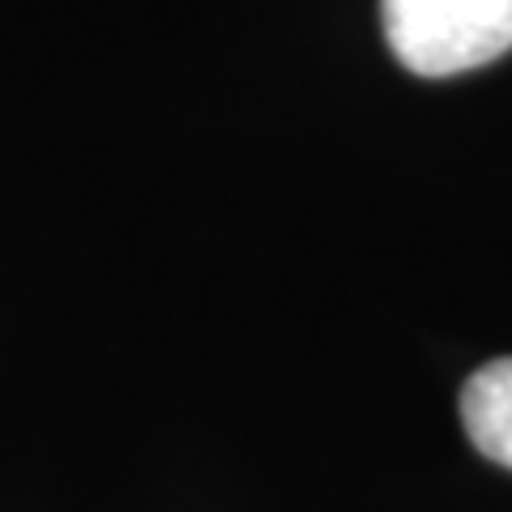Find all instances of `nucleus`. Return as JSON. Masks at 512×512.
<instances>
[{
	"instance_id": "nucleus-1",
	"label": "nucleus",
	"mask_w": 512,
	"mask_h": 512,
	"mask_svg": "<svg viewBox=\"0 0 512 512\" xmlns=\"http://www.w3.org/2000/svg\"><path fill=\"white\" fill-rule=\"evenodd\" d=\"M393 56L419 77H453L512 47V0H380Z\"/></svg>"
},
{
	"instance_id": "nucleus-2",
	"label": "nucleus",
	"mask_w": 512,
	"mask_h": 512,
	"mask_svg": "<svg viewBox=\"0 0 512 512\" xmlns=\"http://www.w3.org/2000/svg\"><path fill=\"white\" fill-rule=\"evenodd\" d=\"M461 423H466V436L478 453L512 470V355L491 359L466 380Z\"/></svg>"
}]
</instances>
